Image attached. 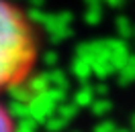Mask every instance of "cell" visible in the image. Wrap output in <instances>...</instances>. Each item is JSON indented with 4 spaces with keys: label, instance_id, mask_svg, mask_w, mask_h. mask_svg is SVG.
Listing matches in <instances>:
<instances>
[{
    "label": "cell",
    "instance_id": "6da1fadb",
    "mask_svg": "<svg viewBox=\"0 0 135 132\" xmlns=\"http://www.w3.org/2000/svg\"><path fill=\"white\" fill-rule=\"evenodd\" d=\"M39 33L25 10L0 0V91L17 87L39 61Z\"/></svg>",
    "mask_w": 135,
    "mask_h": 132
},
{
    "label": "cell",
    "instance_id": "7a4b0ae2",
    "mask_svg": "<svg viewBox=\"0 0 135 132\" xmlns=\"http://www.w3.org/2000/svg\"><path fill=\"white\" fill-rule=\"evenodd\" d=\"M0 132H17L12 116H10V112L2 104H0Z\"/></svg>",
    "mask_w": 135,
    "mask_h": 132
}]
</instances>
